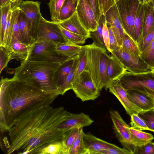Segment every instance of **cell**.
<instances>
[{
	"instance_id": "cell-1",
	"label": "cell",
	"mask_w": 154,
	"mask_h": 154,
	"mask_svg": "<svg viewBox=\"0 0 154 154\" xmlns=\"http://www.w3.org/2000/svg\"><path fill=\"white\" fill-rule=\"evenodd\" d=\"M69 112L63 107L50 105L34 107L21 114L7 131L10 142L7 154H39L47 145L62 141L64 133L58 126Z\"/></svg>"
},
{
	"instance_id": "cell-2",
	"label": "cell",
	"mask_w": 154,
	"mask_h": 154,
	"mask_svg": "<svg viewBox=\"0 0 154 154\" xmlns=\"http://www.w3.org/2000/svg\"><path fill=\"white\" fill-rule=\"evenodd\" d=\"M0 85V128L3 133L8 131L21 114L34 107L50 105L59 95L13 78H2Z\"/></svg>"
},
{
	"instance_id": "cell-3",
	"label": "cell",
	"mask_w": 154,
	"mask_h": 154,
	"mask_svg": "<svg viewBox=\"0 0 154 154\" xmlns=\"http://www.w3.org/2000/svg\"><path fill=\"white\" fill-rule=\"evenodd\" d=\"M61 63L26 60L21 61L20 65L14 69L13 78L45 91L59 94L54 82L53 76L55 71Z\"/></svg>"
},
{
	"instance_id": "cell-4",
	"label": "cell",
	"mask_w": 154,
	"mask_h": 154,
	"mask_svg": "<svg viewBox=\"0 0 154 154\" xmlns=\"http://www.w3.org/2000/svg\"><path fill=\"white\" fill-rule=\"evenodd\" d=\"M119 80L126 90L139 91L154 98V74L152 72L135 74L126 71Z\"/></svg>"
},
{
	"instance_id": "cell-5",
	"label": "cell",
	"mask_w": 154,
	"mask_h": 154,
	"mask_svg": "<svg viewBox=\"0 0 154 154\" xmlns=\"http://www.w3.org/2000/svg\"><path fill=\"white\" fill-rule=\"evenodd\" d=\"M73 90L77 97L82 102L94 100L100 95V91L88 71L82 72L72 83Z\"/></svg>"
},
{
	"instance_id": "cell-6",
	"label": "cell",
	"mask_w": 154,
	"mask_h": 154,
	"mask_svg": "<svg viewBox=\"0 0 154 154\" xmlns=\"http://www.w3.org/2000/svg\"><path fill=\"white\" fill-rule=\"evenodd\" d=\"M120 61L126 70L139 74L152 72V69L146 63L140 56H136L118 46L111 52Z\"/></svg>"
},
{
	"instance_id": "cell-7",
	"label": "cell",
	"mask_w": 154,
	"mask_h": 154,
	"mask_svg": "<svg viewBox=\"0 0 154 154\" xmlns=\"http://www.w3.org/2000/svg\"><path fill=\"white\" fill-rule=\"evenodd\" d=\"M141 4L139 0H120L116 4L123 27L132 38L135 16Z\"/></svg>"
},
{
	"instance_id": "cell-8",
	"label": "cell",
	"mask_w": 154,
	"mask_h": 154,
	"mask_svg": "<svg viewBox=\"0 0 154 154\" xmlns=\"http://www.w3.org/2000/svg\"><path fill=\"white\" fill-rule=\"evenodd\" d=\"M88 60L86 71L89 73L100 91L103 88L100 72V57L106 49L97 46L94 43L87 45Z\"/></svg>"
},
{
	"instance_id": "cell-9",
	"label": "cell",
	"mask_w": 154,
	"mask_h": 154,
	"mask_svg": "<svg viewBox=\"0 0 154 154\" xmlns=\"http://www.w3.org/2000/svg\"><path fill=\"white\" fill-rule=\"evenodd\" d=\"M109 112L116 137L123 148L134 154L136 147L132 143L130 134L127 128L129 125L117 111L110 110Z\"/></svg>"
},
{
	"instance_id": "cell-10",
	"label": "cell",
	"mask_w": 154,
	"mask_h": 154,
	"mask_svg": "<svg viewBox=\"0 0 154 154\" xmlns=\"http://www.w3.org/2000/svg\"><path fill=\"white\" fill-rule=\"evenodd\" d=\"M45 40L56 44H70L62 33L59 26L56 22L48 21L43 17L39 26L36 40Z\"/></svg>"
},
{
	"instance_id": "cell-11",
	"label": "cell",
	"mask_w": 154,
	"mask_h": 154,
	"mask_svg": "<svg viewBox=\"0 0 154 154\" xmlns=\"http://www.w3.org/2000/svg\"><path fill=\"white\" fill-rule=\"evenodd\" d=\"M41 3L38 1H23L18 7L24 14L30 26L32 36L36 40L40 22L42 17L41 12Z\"/></svg>"
},
{
	"instance_id": "cell-12",
	"label": "cell",
	"mask_w": 154,
	"mask_h": 154,
	"mask_svg": "<svg viewBox=\"0 0 154 154\" xmlns=\"http://www.w3.org/2000/svg\"><path fill=\"white\" fill-rule=\"evenodd\" d=\"M108 89L109 92L119 100L129 116L134 113L138 114L143 111L130 100L128 96L127 91L122 86L119 79L110 84Z\"/></svg>"
},
{
	"instance_id": "cell-13",
	"label": "cell",
	"mask_w": 154,
	"mask_h": 154,
	"mask_svg": "<svg viewBox=\"0 0 154 154\" xmlns=\"http://www.w3.org/2000/svg\"><path fill=\"white\" fill-rule=\"evenodd\" d=\"M75 10L82 24L89 32L96 30L98 24L94 11L88 0H79Z\"/></svg>"
},
{
	"instance_id": "cell-14",
	"label": "cell",
	"mask_w": 154,
	"mask_h": 154,
	"mask_svg": "<svg viewBox=\"0 0 154 154\" xmlns=\"http://www.w3.org/2000/svg\"><path fill=\"white\" fill-rule=\"evenodd\" d=\"M94 121L89 116L84 113L74 114L69 112L66 119L58 126V128L65 132L72 128H83L91 125Z\"/></svg>"
},
{
	"instance_id": "cell-15",
	"label": "cell",
	"mask_w": 154,
	"mask_h": 154,
	"mask_svg": "<svg viewBox=\"0 0 154 154\" xmlns=\"http://www.w3.org/2000/svg\"><path fill=\"white\" fill-rule=\"evenodd\" d=\"M105 16L107 26L112 29L118 45L122 46V39L125 31L119 16L116 5L106 13Z\"/></svg>"
},
{
	"instance_id": "cell-16",
	"label": "cell",
	"mask_w": 154,
	"mask_h": 154,
	"mask_svg": "<svg viewBox=\"0 0 154 154\" xmlns=\"http://www.w3.org/2000/svg\"><path fill=\"white\" fill-rule=\"evenodd\" d=\"M56 23L64 29L74 33L90 38V32L85 28L81 22L76 11L68 18Z\"/></svg>"
},
{
	"instance_id": "cell-17",
	"label": "cell",
	"mask_w": 154,
	"mask_h": 154,
	"mask_svg": "<svg viewBox=\"0 0 154 154\" xmlns=\"http://www.w3.org/2000/svg\"><path fill=\"white\" fill-rule=\"evenodd\" d=\"M127 91L128 96L131 102L143 110H148L154 108V100L152 97L137 90Z\"/></svg>"
},
{
	"instance_id": "cell-18",
	"label": "cell",
	"mask_w": 154,
	"mask_h": 154,
	"mask_svg": "<svg viewBox=\"0 0 154 154\" xmlns=\"http://www.w3.org/2000/svg\"><path fill=\"white\" fill-rule=\"evenodd\" d=\"M84 142L87 154H92L95 151L116 147L117 146L98 138L91 134L84 135Z\"/></svg>"
},
{
	"instance_id": "cell-19",
	"label": "cell",
	"mask_w": 154,
	"mask_h": 154,
	"mask_svg": "<svg viewBox=\"0 0 154 154\" xmlns=\"http://www.w3.org/2000/svg\"><path fill=\"white\" fill-rule=\"evenodd\" d=\"M126 71V69L120 61L111 54L106 68L107 75L109 81L108 89L110 84L119 79Z\"/></svg>"
},
{
	"instance_id": "cell-20",
	"label": "cell",
	"mask_w": 154,
	"mask_h": 154,
	"mask_svg": "<svg viewBox=\"0 0 154 154\" xmlns=\"http://www.w3.org/2000/svg\"><path fill=\"white\" fill-rule=\"evenodd\" d=\"M77 55L69 58L62 63L55 71L53 76L54 82L58 89L63 84L72 70Z\"/></svg>"
},
{
	"instance_id": "cell-21",
	"label": "cell",
	"mask_w": 154,
	"mask_h": 154,
	"mask_svg": "<svg viewBox=\"0 0 154 154\" xmlns=\"http://www.w3.org/2000/svg\"><path fill=\"white\" fill-rule=\"evenodd\" d=\"M33 46L27 45L17 39H13L11 45L7 49L13 59L22 61L28 59Z\"/></svg>"
},
{
	"instance_id": "cell-22",
	"label": "cell",
	"mask_w": 154,
	"mask_h": 154,
	"mask_svg": "<svg viewBox=\"0 0 154 154\" xmlns=\"http://www.w3.org/2000/svg\"><path fill=\"white\" fill-rule=\"evenodd\" d=\"M19 23L20 41L27 45L33 46L36 41L32 36L29 24L24 14L20 9Z\"/></svg>"
},
{
	"instance_id": "cell-23",
	"label": "cell",
	"mask_w": 154,
	"mask_h": 154,
	"mask_svg": "<svg viewBox=\"0 0 154 154\" xmlns=\"http://www.w3.org/2000/svg\"><path fill=\"white\" fill-rule=\"evenodd\" d=\"M127 128L130 134L132 143L136 147L151 142L154 139L150 133L134 129L129 126Z\"/></svg>"
},
{
	"instance_id": "cell-24",
	"label": "cell",
	"mask_w": 154,
	"mask_h": 154,
	"mask_svg": "<svg viewBox=\"0 0 154 154\" xmlns=\"http://www.w3.org/2000/svg\"><path fill=\"white\" fill-rule=\"evenodd\" d=\"M56 46L55 43L50 41L36 40L31 48L28 58L32 56L56 50Z\"/></svg>"
},
{
	"instance_id": "cell-25",
	"label": "cell",
	"mask_w": 154,
	"mask_h": 154,
	"mask_svg": "<svg viewBox=\"0 0 154 154\" xmlns=\"http://www.w3.org/2000/svg\"><path fill=\"white\" fill-rule=\"evenodd\" d=\"M154 11L153 1L149 4L145 5L143 30L140 41L149 33L152 27L154 22Z\"/></svg>"
},
{
	"instance_id": "cell-26",
	"label": "cell",
	"mask_w": 154,
	"mask_h": 154,
	"mask_svg": "<svg viewBox=\"0 0 154 154\" xmlns=\"http://www.w3.org/2000/svg\"><path fill=\"white\" fill-rule=\"evenodd\" d=\"M145 5L141 4L137 11L134 23L133 39L138 44L140 42L143 30Z\"/></svg>"
},
{
	"instance_id": "cell-27",
	"label": "cell",
	"mask_w": 154,
	"mask_h": 154,
	"mask_svg": "<svg viewBox=\"0 0 154 154\" xmlns=\"http://www.w3.org/2000/svg\"><path fill=\"white\" fill-rule=\"evenodd\" d=\"M69 57L58 53L54 50L31 57L27 60L32 61L56 62L62 63Z\"/></svg>"
},
{
	"instance_id": "cell-28",
	"label": "cell",
	"mask_w": 154,
	"mask_h": 154,
	"mask_svg": "<svg viewBox=\"0 0 154 154\" xmlns=\"http://www.w3.org/2000/svg\"><path fill=\"white\" fill-rule=\"evenodd\" d=\"M80 128L79 127L73 128L64 132L61 141L62 154H69L70 148Z\"/></svg>"
},
{
	"instance_id": "cell-29",
	"label": "cell",
	"mask_w": 154,
	"mask_h": 154,
	"mask_svg": "<svg viewBox=\"0 0 154 154\" xmlns=\"http://www.w3.org/2000/svg\"><path fill=\"white\" fill-rule=\"evenodd\" d=\"M56 50L59 54L69 58L75 56L79 53L82 46L75 44L56 43Z\"/></svg>"
},
{
	"instance_id": "cell-30",
	"label": "cell",
	"mask_w": 154,
	"mask_h": 154,
	"mask_svg": "<svg viewBox=\"0 0 154 154\" xmlns=\"http://www.w3.org/2000/svg\"><path fill=\"white\" fill-rule=\"evenodd\" d=\"M83 128H80L70 148L69 154H87L84 142Z\"/></svg>"
},
{
	"instance_id": "cell-31",
	"label": "cell",
	"mask_w": 154,
	"mask_h": 154,
	"mask_svg": "<svg viewBox=\"0 0 154 154\" xmlns=\"http://www.w3.org/2000/svg\"><path fill=\"white\" fill-rule=\"evenodd\" d=\"M110 56L106 50L102 53L100 57V75L102 86L103 88H105L106 90L108 89L109 85V81L106 73V68Z\"/></svg>"
},
{
	"instance_id": "cell-32",
	"label": "cell",
	"mask_w": 154,
	"mask_h": 154,
	"mask_svg": "<svg viewBox=\"0 0 154 154\" xmlns=\"http://www.w3.org/2000/svg\"><path fill=\"white\" fill-rule=\"evenodd\" d=\"M12 12V11L11 10L9 12L5 26L3 41L1 45L7 49L11 45L13 39V23Z\"/></svg>"
},
{
	"instance_id": "cell-33",
	"label": "cell",
	"mask_w": 154,
	"mask_h": 154,
	"mask_svg": "<svg viewBox=\"0 0 154 154\" xmlns=\"http://www.w3.org/2000/svg\"><path fill=\"white\" fill-rule=\"evenodd\" d=\"M122 46L129 52L137 56H140L141 51L136 42L126 32L123 34Z\"/></svg>"
},
{
	"instance_id": "cell-34",
	"label": "cell",
	"mask_w": 154,
	"mask_h": 154,
	"mask_svg": "<svg viewBox=\"0 0 154 154\" xmlns=\"http://www.w3.org/2000/svg\"><path fill=\"white\" fill-rule=\"evenodd\" d=\"M11 5L9 1L0 6V44L3 42L5 26L10 11L11 10Z\"/></svg>"
},
{
	"instance_id": "cell-35",
	"label": "cell",
	"mask_w": 154,
	"mask_h": 154,
	"mask_svg": "<svg viewBox=\"0 0 154 154\" xmlns=\"http://www.w3.org/2000/svg\"><path fill=\"white\" fill-rule=\"evenodd\" d=\"M78 55L79 62L72 83L82 72L86 70L88 60L87 45L82 46V48L78 54Z\"/></svg>"
},
{
	"instance_id": "cell-36",
	"label": "cell",
	"mask_w": 154,
	"mask_h": 154,
	"mask_svg": "<svg viewBox=\"0 0 154 154\" xmlns=\"http://www.w3.org/2000/svg\"><path fill=\"white\" fill-rule=\"evenodd\" d=\"M105 20L104 16L103 15L101 17L98 21L96 30L90 32V38L93 40L94 43L97 46L106 49L103 41V23Z\"/></svg>"
},
{
	"instance_id": "cell-37",
	"label": "cell",
	"mask_w": 154,
	"mask_h": 154,
	"mask_svg": "<svg viewBox=\"0 0 154 154\" xmlns=\"http://www.w3.org/2000/svg\"><path fill=\"white\" fill-rule=\"evenodd\" d=\"M78 62L79 58L77 55L72 70L67 76L63 84L58 89V92L59 95H63L68 90L72 89V84Z\"/></svg>"
},
{
	"instance_id": "cell-38",
	"label": "cell",
	"mask_w": 154,
	"mask_h": 154,
	"mask_svg": "<svg viewBox=\"0 0 154 154\" xmlns=\"http://www.w3.org/2000/svg\"><path fill=\"white\" fill-rule=\"evenodd\" d=\"M65 0H50L48 5L52 21H59L60 11Z\"/></svg>"
},
{
	"instance_id": "cell-39",
	"label": "cell",
	"mask_w": 154,
	"mask_h": 154,
	"mask_svg": "<svg viewBox=\"0 0 154 154\" xmlns=\"http://www.w3.org/2000/svg\"><path fill=\"white\" fill-rule=\"evenodd\" d=\"M76 7V5L73 3L72 0H65L60 11L59 21L71 16L75 11Z\"/></svg>"
},
{
	"instance_id": "cell-40",
	"label": "cell",
	"mask_w": 154,
	"mask_h": 154,
	"mask_svg": "<svg viewBox=\"0 0 154 154\" xmlns=\"http://www.w3.org/2000/svg\"><path fill=\"white\" fill-rule=\"evenodd\" d=\"M59 26L63 35L70 44L82 45L88 38L85 36L70 32Z\"/></svg>"
},
{
	"instance_id": "cell-41",
	"label": "cell",
	"mask_w": 154,
	"mask_h": 154,
	"mask_svg": "<svg viewBox=\"0 0 154 154\" xmlns=\"http://www.w3.org/2000/svg\"><path fill=\"white\" fill-rule=\"evenodd\" d=\"M140 56L150 67H154V38Z\"/></svg>"
},
{
	"instance_id": "cell-42",
	"label": "cell",
	"mask_w": 154,
	"mask_h": 154,
	"mask_svg": "<svg viewBox=\"0 0 154 154\" xmlns=\"http://www.w3.org/2000/svg\"><path fill=\"white\" fill-rule=\"evenodd\" d=\"M138 115L144 121L151 131L154 132V108L143 111Z\"/></svg>"
},
{
	"instance_id": "cell-43",
	"label": "cell",
	"mask_w": 154,
	"mask_h": 154,
	"mask_svg": "<svg viewBox=\"0 0 154 154\" xmlns=\"http://www.w3.org/2000/svg\"><path fill=\"white\" fill-rule=\"evenodd\" d=\"M119 0H98L100 19L102 16H105L106 13L115 6Z\"/></svg>"
},
{
	"instance_id": "cell-44",
	"label": "cell",
	"mask_w": 154,
	"mask_h": 154,
	"mask_svg": "<svg viewBox=\"0 0 154 154\" xmlns=\"http://www.w3.org/2000/svg\"><path fill=\"white\" fill-rule=\"evenodd\" d=\"M130 125L132 128L141 130H151L148 128L143 120L137 114H133L131 116Z\"/></svg>"
},
{
	"instance_id": "cell-45",
	"label": "cell",
	"mask_w": 154,
	"mask_h": 154,
	"mask_svg": "<svg viewBox=\"0 0 154 154\" xmlns=\"http://www.w3.org/2000/svg\"><path fill=\"white\" fill-rule=\"evenodd\" d=\"M13 59L12 55L7 49L0 46V73L6 67L9 63Z\"/></svg>"
},
{
	"instance_id": "cell-46",
	"label": "cell",
	"mask_w": 154,
	"mask_h": 154,
	"mask_svg": "<svg viewBox=\"0 0 154 154\" xmlns=\"http://www.w3.org/2000/svg\"><path fill=\"white\" fill-rule=\"evenodd\" d=\"M62 143L59 141L50 144L42 148L39 154H62Z\"/></svg>"
},
{
	"instance_id": "cell-47",
	"label": "cell",
	"mask_w": 154,
	"mask_h": 154,
	"mask_svg": "<svg viewBox=\"0 0 154 154\" xmlns=\"http://www.w3.org/2000/svg\"><path fill=\"white\" fill-rule=\"evenodd\" d=\"M92 154H131L128 150L118 146L94 152Z\"/></svg>"
},
{
	"instance_id": "cell-48",
	"label": "cell",
	"mask_w": 154,
	"mask_h": 154,
	"mask_svg": "<svg viewBox=\"0 0 154 154\" xmlns=\"http://www.w3.org/2000/svg\"><path fill=\"white\" fill-rule=\"evenodd\" d=\"M154 154V143L149 142L136 147L134 154Z\"/></svg>"
},
{
	"instance_id": "cell-49",
	"label": "cell",
	"mask_w": 154,
	"mask_h": 154,
	"mask_svg": "<svg viewBox=\"0 0 154 154\" xmlns=\"http://www.w3.org/2000/svg\"><path fill=\"white\" fill-rule=\"evenodd\" d=\"M103 37L106 50L110 52L109 42V35L106 21L105 19L103 23Z\"/></svg>"
},
{
	"instance_id": "cell-50",
	"label": "cell",
	"mask_w": 154,
	"mask_h": 154,
	"mask_svg": "<svg viewBox=\"0 0 154 154\" xmlns=\"http://www.w3.org/2000/svg\"><path fill=\"white\" fill-rule=\"evenodd\" d=\"M108 27L109 35V42L111 52L119 45L112 29L110 27L108 26Z\"/></svg>"
},
{
	"instance_id": "cell-51",
	"label": "cell",
	"mask_w": 154,
	"mask_h": 154,
	"mask_svg": "<svg viewBox=\"0 0 154 154\" xmlns=\"http://www.w3.org/2000/svg\"><path fill=\"white\" fill-rule=\"evenodd\" d=\"M94 13L96 18L98 22L100 19L98 8V0H88Z\"/></svg>"
},
{
	"instance_id": "cell-52",
	"label": "cell",
	"mask_w": 154,
	"mask_h": 154,
	"mask_svg": "<svg viewBox=\"0 0 154 154\" xmlns=\"http://www.w3.org/2000/svg\"><path fill=\"white\" fill-rule=\"evenodd\" d=\"M11 5V10L13 11L18 8L23 0H9Z\"/></svg>"
},
{
	"instance_id": "cell-53",
	"label": "cell",
	"mask_w": 154,
	"mask_h": 154,
	"mask_svg": "<svg viewBox=\"0 0 154 154\" xmlns=\"http://www.w3.org/2000/svg\"><path fill=\"white\" fill-rule=\"evenodd\" d=\"M142 3L145 5H148L153 0H141Z\"/></svg>"
},
{
	"instance_id": "cell-54",
	"label": "cell",
	"mask_w": 154,
	"mask_h": 154,
	"mask_svg": "<svg viewBox=\"0 0 154 154\" xmlns=\"http://www.w3.org/2000/svg\"><path fill=\"white\" fill-rule=\"evenodd\" d=\"M9 1V0H0V6L5 4Z\"/></svg>"
},
{
	"instance_id": "cell-55",
	"label": "cell",
	"mask_w": 154,
	"mask_h": 154,
	"mask_svg": "<svg viewBox=\"0 0 154 154\" xmlns=\"http://www.w3.org/2000/svg\"><path fill=\"white\" fill-rule=\"evenodd\" d=\"M79 0H72L73 3L76 5L77 3L78 2Z\"/></svg>"
},
{
	"instance_id": "cell-56",
	"label": "cell",
	"mask_w": 154,
	"mask_h": 154,
	"mask_svg": "<svg viewBox=\"0 0 154 154\" xmlns=\"http://www.w3.org/2000/svg\"><path fill=\"white\" fill-rule=\"evenodd\" d=\"M152 72L153 74H154V67L152 68Z\"/></svg>"
},
{
	"instance_id": "cell-57",
	"label": "cell",
	"mask_w": 154,
	"mask_h": 154,
	"mask_svg": "<svg viewBox=\"0 0 154 154\" xmlns=\"http://www.w3.org/2000/svg\"><path fill=\"white\" fill-rule=\"evenodd\" d=\"M140 2V3H142V1H141V0H139Z\"/></svg>"
},
{
	"instance_id": "cell-58",
	"label": "cell",
	"mask_w": 154,
	"mask_h": 154,
	"mask_svg": "<svg viewBox=\"0 0 154 154\" xmlns=\"http://www.w3.org/2000/svg\"><path fill=\"white\" fill-rule=\"evenodd\" d=\"M153 99H154V98H153Z\"/></svg>"
},
{
	"instance_id": "cell-59",
	"label": "cell",
	"mask_w": 154,
	"mask_h": 154,
	"mask_svg": "<svg viewBox=\"0 0 154 154\" xmlns=\"http://www.w3.org/2000/svg\"><path fill=\"white\" fill-rule=\"evenodd\" d=\"M120 0H119V1Z\"/></svg>"
}]
</instances>
